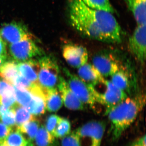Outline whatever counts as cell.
Wrapping results in <instances>:
<instances>
[{
  "label": "cell",
  "mask_w": 146,
  "mask_h": 146,
  "mask_svg": "<svg viewBox=\"0 0 146 146\" xmlns=\"http://www.w3.org/2000/svg\"><path fill=\"white\" fill-rule=\"evenodd\" d=\"M69 23L82 36L103 42L119 44L123 32L112 13L91 8L82 0H68Z\"/></svg>",
  "instance_id": "6da1fadb"
},
{
  "label": "cell",
  "mask_w": 146,
  "mask_h": 146,
  "mask_svg": "<svg viewBox=\"0 0 146 146\" xmlns=\"http://www.w3.org/2000/svg\"><path fill=\"white\" fill-rule=\"evenodd\" d=\"M145 104V94H138L127 97L105 113L110 122V133L114 141L118 140L133 123Z\"/></svg>",
  "instance_id": "7a4b0ae2"
},
{
  "label": "cell",
  "mask_w": 146,
  "mask_h": 146,
  "mask_svg": "<svg viewBox=\"0 0 146 146\" xmlns=\"http://www.w3.org/2000/svg\"><path fill=\"white\" fill-rule=\"evenodd\" d=\"M64 72L70 88L84 104L93 107L98 104V91L95 86L86 83L67 69H64Z\"/></svg>",
  "instance_id": "3957f363"
},
{
  "label": "cell",
  "mask_w": 146,
  "mask_h": 146,
  "mask_svg": "<svg viewBox=\"0 0 146 146\" xmlns=\"http://www.w3.org/2000/svg\"><path fill=\"white\" fill-rule=\"evenodd\" d=\"M80 146H100L106 129L103 121H91L78 128Z\"/></svg>",
  "instance_id": "277c9868"
},
{
  "label": "cell",
  "mask_w": 146,
  "mask_h": 146,
  "mask_svg": "<svg viewBox=\"0 0 146 146\" xmlns=\"http://www.w3.org/2000/svg\"><path fill=\"white\" fill-rule=\"evenodd\" d=\"M39 70L38 83L43 89L56 88L60 76L59 68L54 59L50 56H44L39 59Z\"/></svg>",
  "instance_id": "5b68a950"
},
{
  "label": "cell",
  "mask_w": 146,
  "mask_h": 146,
  "mask_svg": "<svg viewBox=\"0 0 146 146\" xmlns=\"http://www.w3.org/2000/svg\"><path fill=\"white\" fill-rule=\"evenodd\" d=\"M32 39L29 38L9 44V52L15 60L21 62L27 61L41 55L40 49Z\"/></svg>",
  "instance_id": "8992f818"
},
{
  "label": "cell",
  "mask_w": 146,
  "mask_h": 146,
  "mask_svg": "<svg viewBox=\"0 0 146 146\" xmlns=\"http://www.w3.org/2000/svg\"><path fill=\"white\" fill-rule=\"evenodd\" d=\"M146 25H138L128 41L130 52L141 65L146 60Z\"/></svg>",
  "instance_id": "52a82bcc"
},
{
  "label": "cell",
  "mask_w": 146,
  "mask_h": 146,
  "mask_svg": "<svg viewBox=\"0 0 146 146\" xmlns=\"http://www.w3.org/2000/svg\"><path fill=\"white\" fill-rule=\"evenodd\" d=\"M104 84L105 86V91L102 93L98 91L97 101L98 103L105 107L106 112L124 100L128 96L126 92L116 87L110 80H106Z\"/></svg>",
  "instance_id": "ba28073f"
},
{
  "label": "cell",
  "mask_w": 146,
  "mask_h": 146,
  "mask_svg": "<svg viewBox=\"0 0 146 146\" xmlns=\"http://www.w3.org/2000/svg\"><path fill=\"white\" fill-rule=\"evenodd\" d=\"M0 36L5 44H9L33 38L25 26L16 22L4 25L0 30Z\"/></svg>",
  "instance_id": "9c48e42d"
},
{
  "label": "cell",
  "mask_w": 146,
  "mask_h": 146,
  "mask_svg": "<svg viewBox=\"0 0 146 146\" xmlns=\"http://www.w3.org/2000/svg\"><path fill=\"white\" fill-rule=\"evenodd\" d=\"M63 55L69 65L78 68L87 63L88 51L85 47L75 44H68L63 47Z\"/></svg>",
  "instance_id": "30bf717a"
},
{
  "label": "cell",
  "mask_w": 146,
  "mask_h": 146,
  "mask_svg": "<svg viewBox=\"0 0 146 146\" xmlns=\"http://www.w3.org/2000/svg\"><path fill=\"white\" fill-rule=\"evenodd\" d=\"M92 64L104 78L111 77L122 68L114 56L104 53L94 56Z\"/></svg>",
  "instance_id": "8fae6325"
},
{
  "label": "cell",
  "mask_w": 146,
  "mask_h": 146,
  "mask_svg": "<svg viewBox=\"0 0 146 146\" xmlns=\"http://www.w3.org/2000/svg\"><path fill=\"white\" fill-rule=\"evenodd\" d=\"M57 87L65 107L72 110L84 109V104L72 91L67 80L61 76L59 77Z\"/></svg>",
  "instance_id": "7c38bea8"
},
{
  "label": "cell",
  "mask_w": 146,
  "mask_h": 146,
  "mask_svg": "<svg viewBox=\"0 0 146 146\" xmlns=\"http://www.w3.org/2000/svg\"><path fill=\"white\" fill-rule=\"evenodd\" d=\"M78 76L88 84L94 86L103 84L106 79L92 64L86 63L78 68Z\"/></svg>",
  "instance_id": "4fadbf2b"
},
{
  "label": "cell",
  "mask_w": 146,
  "mask_h": 146,
  "mask_svg": "<svg viewBox=\"0 0 146 146\" xmlns=\"http://www.w3.org/2000/svg\"><path fill=\"white\" fill-rule=\"evenodd\" d=\"M19 74L33 83H38V76L39 70L38 61L33 59L22 61L17 64Z\"/></svg>",
  "instance_id": "5bb4252c"
},
{
  "label": "cell",
  "mask_w": 146,
  "mask_h": 146,
  "mask_svg": "<svg viewBox=\"0 0 146 146\" xmlns=\"http://www.w3.org/2000/svg\"><path fill=\"white\" fill-rule=\"evenodd\" d=\"M137 25H146V0H124Z\"/></svg>",
  "instance_id": "9a60e30c"
},
{
  "label": "cell",
  "mask_w": 146,
  "mask_h": 146,
  "mask_svg": "<svg viewBox=\"0 0 146 146\" xmlns=\"http://www.w3.org/2000/svg\"><path fill=\"white\" fill-rule=\"evenodd\" d=\"M46 109L50 112H57L63 104L58 90L56 88L45 89Z\"/></svg>",
  "instance_id": "2e32d148"
},
{
  "label": "cell",
  "mask_w": 146,
  "mask_h": 146,
  "mask_svg": "<svg viewBox=\"0 0 146 146\" xmlns=\"http://www.w3.org/2000/svg\"><path fill=\"white\" fill-rule=\"evenodd\" d=\"M32 94V99L26 109L34 116L44 114L46 109V93Z\"/></svg>",
  "instance_id": "e0dca14e"
},
{
  "label": "cell",
  "mask_w": 146,
  "mask_h": 146,
  "mask_svg": "<svg viewBox=\"0 0 146 146\" xmlns=\"http://www.w3.org/2000/svg\"><path fill=\"white\" fill-rule=\"evenodd\" d=\"M19 74L17 64L13 60L5 62L0 67V77L11 85Z\"/></svg>",
  "instance_id": "ac0fdd59"
},
{
  "label": "cell",
  "mask_w": 146,
  "mask_h": 146,
  "mask_svg": "<svg viewBox=\"0 0 146 146\" xmlns=\"http://www.w3.org/2000/svg\"><path fill=\"white\" fill-rule=\"evenodd\" d=\"M110 81L116 87L126 93L129 91L131 84L130 77L127 72L122 67L111 76Z\"/></svg>",
  "instance_id": "d6986e66"
},
{
  "label": "cell",
  "mask_w": 146,
  "mask_h": 146,
  "mask_svg": "<svg viewBox=\"0 0 146 146\" xmlns=\"http://www.w3.org/2000/svg\"><path fill=\"white\" fill-rule=\"evenodd\" d=\"M55 138L44 126L41 125L39 127L34 140L36 146H56Z\"/></svg>",
  "instance_id": "ffe728a7"
},
{
  "label": "cell",
  "mask_w": 146,
  "mask_h": 146,
  "mask_svg": "<svg viewBox=\"0 0 146 146\" xmlns=\"http://www.w3.org/2000/svg\"><path fill=\"white\" fill-rule=\"evenodd\" d=\"M39 123L36 118L25 123L20 126L17 127L16 130L24 134L27 136L28 140L32 142L39 127Z\"/></svg>",
  "instance_id": "44dd1931"
},
{
  "label": "cell",
  "mask_w": 146,
  "mask_h": 146,
  "mask_svg": "<svg viewBox=\"0 0 146 146\" xmlns=\"http://www.w3.org/2000/svg\"><path fill=\"white\" fill-rule=\"evenodd\" d=\"M12 108L15 112L16 125L17 127L35 118L34 115H32L25 108L18 103L16 104Z\"/></svg>",
  "instance_id": "7402d4cb"
},
{
  "label": "cell",
  "mask_w": 146,
  "mask_h": 146,
  "mask_svg": "<svg viewBox=\"0 0 146 146\" xmlns=\"http://www.w3.org/2000/svg\"><path fill=\"white\" fill-rule=\"evenodd\" d=\"M16 101L18 104L26 108L33 98L32 94L27 89L21 86L13 85Z\"/></svg>",
  "instance_id": "603a6c76"
},
{
  "label": "cell",
  "mask_w": 146,
  "mask_h": 146,
  "mask_svg": "<svg viewBox=\"0 0 146 146\" xmlns=\"http://www.w3.org/2000/svg\"><path fill=\"white\" fill-rule=\"evenodd\" d=\"M20 131H11L6 137L3 143L7 146H25L29 142Z\"/></svg>",
  "instance_id": "cb8c5ba5"
},
{
  "label": "cell",
  "mask_w": 146,
  "mask_h": 146,
  "mask_svg": "<svg viewBox=\"0 0 146 146\" xmlns=\"http://www.w3.org/2000/svg\"><path fill=\"white\" fill-rule=\"evenodd\" d=\"M84 3L91 8L108 11L112 13L115 10L109 0H82Z\"/></svg>",
  "instance_id": "d4e9b609"
},
{
  "label": "cell",
  "mask_w": 146,
  "mask_h": 146,
  "mask_svg": "<svg viewBox=\"0 0 146 146\" xmlns=\"http://www.w3.org/2000/svg\"><path fill=\"white\" fill-rule=\"evenodd\" d=\"M71 132V125L70 121L61 117L55 131L54 136L56 138H63Z\"/></svg>",
  "instance_id": "484cf974"
},
{
  "label": "cell",
  "mask_w": 146,
  "mask_h": 146,
  "mask_svg": "<svg viewBox=\"0 0 146 146\" xmlns=\"http://www.w3.org/2000/svg\"><path fill=\"white\" fill-rule=\"evenodd\" d=\"M61 146H80L77 129L62 138Z\"/></svg>",
  "instance_id": "4316f807"
},
{
  "label": "cell",
  "mask_w": 146,
  "mask_h": 146,
  "mask_svg": "<svg viewBox=\"0 0 146 146\" xmlns=\"http://www.w3.org/2000/svg\"><path fill=\"white\" fill-rule=\"evenodd\" d=\"M61 117L56 115H51L47 117L46 121L45 128L53 136Z\"/></svg>",
  "instance_id": "83f0119b"
},
{
  "label": "cell",
  "mask_w": 146,
  "mask_h": 146,
  "mask_svg": "<svg viewBox=\"0 0 146 146\" xmlns=\"http://www.w3.org/2000/svg\"><path fill=\"white\" fill-rule=\"evenodd\" d=\"M1 122L7 126L12 128L16 125L15 114L14 110L11 108L0 117Z\"/></svg>",
  "instance_id": "f1b7e54d"
},
{
  "label": "cell",
  "mask_w": 146,
  "mask_h": 146,
  "mask_svg": "<svg viewBox=\"0 0 146 146\" xmlns=\"http://www.w3.org/2000/svg\"><path fill=\"white\" fill-rule=\"evenodd\" d=\"M17 103L14 92L6 94L0 98V104L7 107L12 108Z\"/></svg>",
  "instance_id": "f546056e"
},
{
  "label": "cell",
  "mask_w": 146,
  "mask_h": 146,
  "mask_svg": "<svg viewBox=\"0 0 146 146\" xmlns=\"http://www.w3.org/2000/svg\"><path fill=\"white\" fill-rule=\"evenodd\" d=\"M34 84L25 78L23 76L19 74L15 79V82L13 85H17L29 91Z\"/></svg>",
  "instance_id": "4dcf8cb0"
},
{
  "label": "cell",
  "mask_w": 146,
  "mask_h": 146,
  "mask_svg": "<svg viewBox=\"0 0 146 146\" xmlns=\"http://www.w3.org/2000/svg\"><path fill=\"white\" fill-rule=\"evenodd\" d=\"M14 92L12 85L4 80L0 78V98L4 95Z\"/></svg>",
  "instance_id": "1f68e13d"
},
{
  "label": "cell",
  "mask_w": 146,
  "mask_h": 146,
  "mask_svg": "<svg viewBox=\"0 0 146 146\" xmlns=\"http://www.w3.org/2000/svg\"><path fill=\"white\" fill-rule=\"evenodd\" d=\"M12 131V128L0 122V143H3L6 137Z\"/></svg>",
  "instance_id": "d6a6232c"
},
{
  "label": "cell",
  "mask_w": 146,
  "mask_h": 146,
  "mask_svg": "<svg viewBox=\"0 0 146 146\" xmlns=\"http://www.w3.org/2000/svg\"><path fill=\"white\" fill-rule=\"evenodd\" d=\"M146 135L141 136L133 141L129 146H146Z\"/></svg>",
  "instance_id": "836d02e7"
},
{
  "label": "cell",
  "mask_w": 146,
  "mask_h": 146,
  "mask_svg": "<svg viewBox=\"0 0 146 146\" xmlns=\"http://www.w3.org/2000/svg\"><path fill=\"white\" fill-rule=\"evenodd\" d=\"M6 44L0 36V56H6Z\"/></svg>",
  "instance_id": "e575fe53"
},
{
  "label": "cell",
  "mask_w": 146,
  "mask_h": 146,
  "mask_svg": "<svg viewBox=\"0 0 146 146\" xmlns=\"http://www.w3.org/2000/svg\"><path fill=\"white\" fill-rule=\"evenodd\" d=\"M11 108L6 107L1 104H0V117L5 112L9 111Z\"/></svg>",
  "instance_id": "d590c367"
},
{
  "label": "cell",
  "mask_w": 146,
  "mask_h": 146,
  "mask_svg": "<svg viewBox=\"0 0 146 146\" xmlns=\"http://www.w3.org/2000/svg\"><path fill=\"white\" fill-rule=\"evenodd\" d=\"M7 56H0V67L5 62Z\"/></svg>",
  "instance_id": "8d00e7d4"
},
{
  "label": "cell",
  "mask_w": 146,
  "mask_h": 146,
  "mask_svg": "<svg viewBox=\"0 0 146 146\" xmlns=\"http://www.w3.org/2000/svg\"><path fill=\"white\" fill-rule=\"evenodd\" d=\"M25 146H33V144L32 143V142H31V141H29L27 145H26Z\"/></svg>",
  "instance_id": "74e56055"
},
{
  "label": "cell",
  "mask_w": 146,
  "mask_h": 146,
  "mask_svg": "<svg viewBox=\"0 0 146 146\" xmlns=\"http://www.w3.org/2000/svg\"><path fill=\"white\" fill-rule=\"evenodd\" d=\"M0 146H7L6 145H5V144H4L3 143L0 144Z\"/></svg>",
  "instance_id": "f35d334b"
}]
</instances>
